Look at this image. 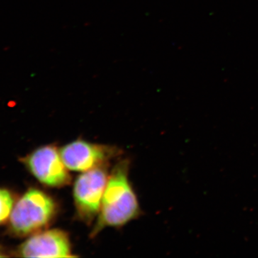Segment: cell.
<instances>
[{"label":"cell","mask_w":258,"mask_h":258,"mask_svg":"<svg viewBox=\"0 0 258 258\" xmlns=\"http://www.w3.org/2000/svg\"><path fill=\"white\" fill-rule=\"evenodd\" d=\"M128 171V161L123 160L115 164L108 175L92 237L106 227H120L138 217L139 202L129 181Z\"/></svg>","instance_id":"obj_1"},{"label":"cell","mask_w":258,"mask_h":258,"mask_svg":"<svg viewBox=\"0 0 258 258\" xmlns=\"http://www.w3.org/2000/svg\"><path fill=\"white\" fill-rule=\"evenodd\" d=\"M56 212L57 205L50 196L39 189H29L13 207L10 230L18 236L36 233L50 223Z\"/></svg>","instance_id":"obj_2"},{"label":"cell","mask_w":258,"mask_h":258,"mask_svg":"<svg viewBox=\"0 0 258 258\" xmlns=\"http://www.w3.org/2000/svg\"><path fill=\"white\" fill-rule=\"evenodd\" d=\"M108 179L106 165L83 172L75 181V205L80 218L90 223L98 217Z\"/></svg>","instance_id":"obj_3"},{"label":"cell","mask_w":258,"mask_h":258,"mask_svg":"<svg viewBox=\"0 0 258 258\" xmlns=\"http://www.w3.org/2000/svg\"><path fill=\"white\" fill-rule=\"evenodd\" d=\"M24 163L42 184L62 187L71 182L69 169L62 160L60 151L54 146L38 148L24 159Z\"/></svg>","instance_id":"obj_4"},{"label":"cell","mask_w":258,"mask_h":258,"mask_svg":"<svg viewBox=\"0 0 258 258\" xmlns=\"http://www.w3.org/2000/svg\"><path fill=\"white\" fill-rule=\"evenodd\" d=\"M60 152L69 170L85 172L106 165L115 156L116 149L79 139L64 146Z\"/></svg>","instance_id":"obj_5"},{"label":"cell","mask_w":258,"mask_h":258,"mask_svg":"<svg viewBox=\"0 0 258 258\" xmlns=\"http://www.w3.org/2000/svg\"><path fill=\"white\" fill-rule=\"evenodd\" d=\"M24 257H74L69 235L64 231H40L33 234L18 249Z\"/></svg>","instance_id":"obj_6"},{"label":"cell","mask_w":258,"mask_h":258,"mask_svg":"<svg viewBox=\"0 0 258 258\" xmlns=\"http://www.w3.org/2000/svg\"><path fill=\"white\" fill-rule=\"evenodd\" d=\"M14 207L13 196L8 190L0 189V225L11 215Z\"/></svg>","instance_id":"obj_7"},{"label":"cell","mask_w":258,"mask_h":258,"mask_svg":"<svg viewBox=\"0 0 258 258\" xmlns=\"http://www.w3.org/2000/svg\"><path fill=\"white\" fill-rule=\"evenodd\" d=\"M5 256H6V254L3 252V249L0 247V257H5Z\"/></svg>","instance_id":"obj_8"}]
</instances>
